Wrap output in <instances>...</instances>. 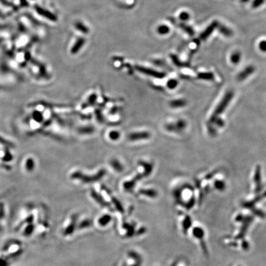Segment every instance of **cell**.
<instances>
[{"mask_svg": "<svg viewBox=\"0 0 266 266\" xmlns=\"http://www.w3.org/2000/svg\"><path fill=\"white\" fill-rule=\"evenodd\" d=\"M234 94L232 92L229 91L226 93L225 95V96L223 98L222 100L221 101L220 103L219 104L214 111L213 115H211L210 121L214 122L218 118V117L225 110V109L227 107V106L229 105V102H230L231 99L233 98Z\"/></svg>", "mask_w": 266, "mask_h": 266, "instance_id": "1", "label": "cell"}, {"mask_svg": "<svg viewBox=\"0 0 266 266\" xmlns=\"http://www.w3.org/2000/svg\"><path fill=\"white\" fill-rule=\"evenodd\" d=\"M179 26L184 32H186L187 33H188L190 37H192L194 35L195 32H194L193 29L191 27H190L187 25H186L185 24H182V23L179 24Z\"/></svg>", "mask_w": 266, "mask_h": 266, "instance_id": "9", "label": "cell"}, {"mask_svg": "<svg viewBox=\"0 0 266 266\" xmlns=\"http://www.w3.org/2000/svg\"><path fill=\"white\" fill-rule=\"evenodd\" d=\"M186 126V123L184 120H179L178 122L176 123V126L174 129L176 130H179V129H183ZM174 129L173 130H174Z\"/></svg>", "mask_w": 266, "mask_h": 266, "instance_id": "15", "label": "cell"}, {"mask_svg": "<svg viewBox=\"0 0 266 266\" xmlns=\"http://www.w3.org/2000/svg\"><path fill=\"white\" fill-rule=\"evenodd\" d=\"M171 59L173 60V62L174 63V64L178 67H184V66H187V65L186 64H184L182 62H181V61L179 60V59L177 57V56H176L175 55H171Z\"/></svg>", "mask_w": 266, "mask_h": 266, "instance_id": "16", "label": "cell"}, {"mask_svg": "<svg viewBox=\"0 0 266 266\" xmlns=\"http://www.w3.org/2000/svg\"><path fill=\"white\" fill-rule=\"evenodd\" d=\"M76 27L78 30L82 32L83 33H87L88 32V29H87V27L81 23H77L76 24Z\"/></svg>", "mask_w": 266, "mask_h": 266, "instance_id": "17", "label": "cell"}, {"mask_svg": "<svg viewBox=\"0 0 266 266\" xmlns=\"http://www.w3.org/2000/svg\"><path fill=\"white\" fill-rule=\"evenodd\" d=\"M259 47L261 51L263 52H266V41H262L259 44Z\"/></svg>", "mask_w": 266, "mask_h": 266, "instance_id": "21", "label": "cell"}, {"mask_svg": "<svg viewBox=\"0 0 266 266\" xmlns=\"http://www.w3.org/2000/svg\"><path fill=\"white\" fill-rule=\"evenodd\" d=\"M218 29H219V31L221 33H222L223 35L229 37L232 35V32L230 29L227 28V27L224 26L223 25H218Z\"/></svg>", "mask_w": 266, "mask_h": 266, "instance_id": "8", "label": "cell"}, {"mask_svg": "<svg viewBox=\"0 0 266 266\" xmlns=\"http://www.w3.org/2000/svg\"><path fill=\"white\" fill-rule=\"evenodd\" d=\"M177 83H178V82H177L176 80H169L168 82L167 86L169 88L173 89V88H174V87H176L177 86Z\"/></svg>", "mask_w": 266, "mask_h": 266, "instance_id": "19", "label": "cell"}, {"mask_svg": "<svg viewBox=\"0 0 266 266\" xmlns=\"http://www.w3.org/2000/svg\"><path fill=\"white\" fill-rule=\"evenodd\" d=\"M171 105L173 107H181L186 105V102L184 100H176L171 102Z\"/></svg>", "mask_w": 266, "mask_h": 266, "instance_id": "12", "label": "cell"}, {"mask_svg": "<svg viewBox=\"0 0 266 266\" xmlns=\"http://www.w3.org/2000/svg\"><path fill=\"white\" fill-rule=\"evenodd\" d=\"M194 235L198 238H203L204 236V231L200 227H196L194 230Z\"/></svg>", "mask_w": 266, "mask_h": 266, "instance_id": "13", "label": "cell"}, {"mask_svg": "<svg viewBox=\"0 0 266 266\" xmlns=\"http://www.w3.org/2000/svg\"><path fill=\"white\" fill-rule=\"evenodd\" d=\"M240 58H241V54H240V52H238V51H236V52H234L231 55L230 60H231V62H232L233 64H238V62H240Z\"/></svg>", "mask_w": 266, "mask_h": 266, "instance_id": "10", "label": "cell"}, {"mask_svg": "<svg viewBox=\"0 0 266 266\" xmlns=\"http://www.w3.org/2000/svg\"><path fill=\"white\" fill-rule=\"evenodd\" d=\"M198 77L201 80H213L214 79V75L212 73H200Z\"/></svg>", "mask_w": 266, "mask_h": 266, "instance_id": "11", "label": "cell"}, {"mask_svg": "<svg viewBox=\"0 0 266 266\" xmlns=\"http://www.w3.org/2000/svg\"><path fill=\"white\" fill-rule=\"evenodd\" d=\"M136 69H137L138 70H139V72H141L142 73H144L145 74L148 75H151V76H152V77H154L156 78H162L165 77V73L158 72L157 71L151 70V69H147V68L142 67H140V66L136 67Z\"/></svg>", "mask_w": 266, "mask_h": 266, "instance_id": "2", "label": "cell"}, {"mask_svg": "<svg viewBox=\"0 0 266 266\" xmlns=\"http://www.w3.org/2000/svg\"><path fill=\"white\" fill-rule=\"evenodd\" d=\"M218 25H219V24L216 21H214L212 24H211L208 26V28L200 35V40H205L207 38H208L211 35V34L214 30V29L218 26Z\"/></svg>", "mask_w": 266, "mask_h": 266, "instance_id": "3", "label": "cell"}, {"mask_svg": "<svg viewBox=\"0 0 266 266\" xmlns=\"http://www.w3.org/2000/svg\"><path fill=\"white\" fill-rule=\"evenodd\" d=\"M255 71V67L253 66H249L247 67L243 71H242L241 73L238 75L237 78L238 80L242 81L244 80L245 78H247L248 77H249L250 75L253 73Z\"/></svg>", "mask_w": 266, "mask_h": 266, "instance_id": "5", "label": "cell"}, {"mask_svg": "<svg viewBox=\"0 0 266 266\" xmlns=\"http://www.w3.org/2000/svg\"><path fill=\"white\" fill-rule=\"evenodd\" d=\"M264 1V0H255L253 3V8H257V7L260 6Z\"/></svg>", "mask_w": 266, "mask_h": 266, "instance_id": "23", "label": "cell"}, {"mask_svg": "<svg viewBox=\"0 0 266 266\" xmlns=\"http://www.w3.org/2000/svg\"><path fill=\"white\" fill-rule=\"evenodd\" d=\"M158 32L161 35H165L169 32V28L166 25H161L157 29Z\"/></svg>", "mask_w": 266, "mask_h": 266, "instance_id": "14", "label": "cell"}, {"mask_svg": "<svg viewBox=\"0 0 266 266\" xmlns=\"http://www.w3.org/2000/svg\"><path fill=\"white\" fill-rule=\"evenodd\" d=\"M85 42V39L83 38H80L79 39H78V40L77 41V42L75 44V45L73 46V47L72 48V54H75L77 53L78 51H80V49H81V47H82L84 44Z\"/></svg>", "mask_w": 266, "mask_h": 266, "instance_id": "7", "label": "cell"}, {"mask_svg": "<svg viewBox=\"0 0 266 266\" xmlns=\"http://www.w3.org/2000/svg\"><path fill=\"white\" fill-rule=\"evenodd\" d=\"M215 187L219 190H222L225 187V184L223 182L221 181H216L215 182Z\"/></svg>", "mask_w": 266, "mask_h": 266, "instance_id": "20", "label": "cell"}, {"mask_svg": "<svg viewBox=\"0 0 266 266\" xmlns=\"http://www.w3.org/2000/svg\"><path fill=\"white\" fill-rule=\"evenodd\" d=\"M179 18L182 20H184V21H186V20H188L189 19L190 14L187 12H181L180 14Z\"/></svg>", "mask_w": 266, "mask_h": 266, "instance_id": "18", "label": "cell"}, {"mask_svg": "<svg viewBox=\"0 0 266 266\" xmlns=\"http://www.w3.org/2000/svg\"><path fill=\"white\" fill-rule=\"evenodd\" d=\"M255 181L256 184V191L259 192L262 189L261 185V169L260 166H257L256 168L255 174Z\"/></svg>", "mask_w": 266, "mask_h": 266, "instance_id": "4", "label": "cell"}, {"mask_svg": "<svg viewBox=\"0 0 266 266\" xmlns=\"http://www.w3.org/2000/svg\"><path fill=\"white\" fill-rule=\"evenodd\" d=\"M248 0H242V1L243 2H246V1H248Z\"/></svg>", "mask_w": 266, "mask_h": 266, "instance_id": "24", "label": "cell"}, {"mask_svg": "<svg viewBox=\"0 0 266 266\" xmlns=\"http://www.w3.org/2000/svg\"><path fill=\"white\" fill-rule=\"evenodd\" d=\"M188 217H187L186 219L184 220V229H188L190 227V218L189 217V216H187Z\"/></svg>", "mask_w": 266, "mask_h": 266, "instance_id": "22", "label": "cell"}, {"mask_svg": "<svg viewBox=\"0 0 266 266\" xmlns=\"http://www.w3.org/2000/svg\"><path fill=\"white\" fill-rule=\"evenodd\" d=\"M37 11H38V12L39 14H42V16H44L45 17H46L47 19H50L51 20H53V21H56V20H57L56 17L54 16L53 14H52L51 12H50L49 11H47L46 10H44V9L41 8H39V7L37 8Z\"/></svg>", "mask_w": 266, "mask_h": 266, "instance_id": "6", "label": "cell"}]
</instances>
